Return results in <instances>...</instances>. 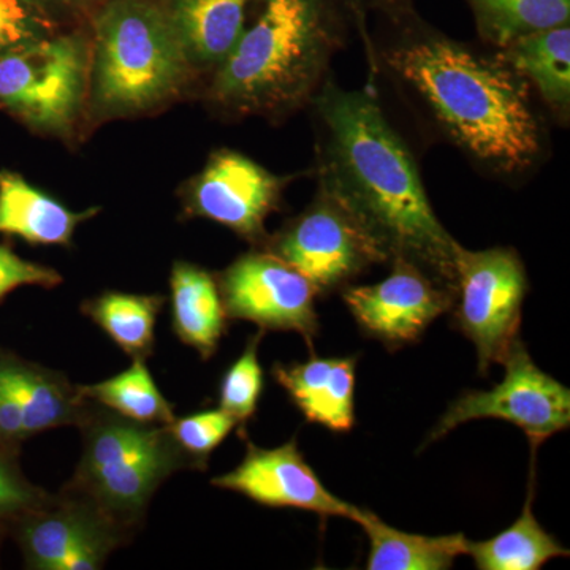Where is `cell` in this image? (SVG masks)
Wrapping results in <instances>:
<instances>
[{
  "mask_svg": "<svg viewBox=\"0 0 570 570\" xmlns=\"http://www.w3.org/2000/svg\"><path fill=\"white\" fill-rule=\"evenodd\" d=\"M307 107L317 189L346 209L384 264L406 261L455 295L461 245L434 212L417 160L374 89H346L328 77Z\"/></svg>",
  "mask_w": 570,
  "mask_h": 570,
  "instance_id": "obj_2",
  "label": "cell"
},
{
  "mask_svg": "<svg viewBox=\"0 0 570 570\" xmlns=\"http://www.w3.org/2000/svg\"><path fill=\"white\" fill-rule=\"evenodd\" d=\"M43 21L26 0H0V56L45 39Z\"/></svg>",
  "mask_w": 570,
  "mask_h": 570,
  "instance_id": "obj_28",
  "label": "cell"
},
{
  "mask_svg": "<svg viewBox=\"0 0 570 570\" xmlns=\"http://www.w3.org/2000/svg\"><path fill=\"white\" fill-rule=\"evenodd\" d=\"M530 291L527 266L513 247L456 254L453 326L474 344L480 376L502 363L520 337L521 313Z\"/></svg>",
  "mask_w": 570,
  "mask_h": 570,
  "instance_id": "obj_6",
  "label": "cell"
},
{
  "mask_svg": "<svg viewBox=\"0 0 570 570\" xmlns=\"http://www.w3.org/2000/svg\"><path fill=\"white\" fill-rule=\"evenodd\" d=\"M170 285L176 337L202 358H212L227 332L228 321L217 281L200 266L176 262Z\"/></svg>",
  "mask_w": 570,
  "mask_h": 570,
  "instance_id": "obj_19",
  "label": "cell"
},
{
  "mask_svg": "<svg viewBox=\"0 0 570 570\" xmlns=\"http://www.w3.org/2000/svg\"><path fill=\"white\" fill-rule=\"evenodd\" d=\"M485 47L504 48L527 33L570 22V0H464Z\"/></svg>",
  "mask_w": 570,
  "mask_h": 570,
  "instance_id": "obj_24",
  "label": "cell"
},
{
  "mask_svg": "<svg viewBox=\"0 0 570 570\" xmlns=\"http://www.w3.org/2000/svg\"><path fill=\"white\" fill-rule=\"evenodd\" d=\"M96 212L75 213L20 175L0 174V234L32 245L67 246L82 220Z\"/></svg>",
  "mask_w": 570,
  "mask_h": 570,
  "instance_id": "obj_20",
  "label": "cell"
},
{
  "mask_svg": "<svg viewBox=\"0 0 570 570\" xmlns=\"http://www.w3.org/2000/svg\"><path fill=\"white\" fill-rule=\"evenodd\" d=\"M354 29L343 0H264L257 20L216 69L214 104L268 118L307 107Z\"/></svg>",
  "mask_w": 570,
  "mask_h": 570,
  "instance_id": "obj_3",
  "label": "cell"
},
{
  "mask_svg": "<svg viewBox=\"0 0 570 570\" xmlns=\"http://www.w3.org/2000/svg\"><path fill=\"white\" fill-rule=\"evenodd\" d=\"M88 52L78 37L40 39L0 56V104L26 121L66 132L85 99Z\"/></svg>",
  "mask_w": 570,
  "mask_h": 570,
  "instance_id": "obj_7",
  "label": "cell"
},
{
  "mask_svg": "<svg viewBox=\"0 0 570 570\" xmlns=\"http://www.w3.org/2000/svg\"><path fill=\"white\" fill-rule=\"evenodd\" d=\"M43 508L41 505V512L33 510L21 531V546L29 568L58 570L63 558L85 543L104 540L118 543L115 521L82 499L51 504L48 510Z\"/></svg>",
  "mask_w": 570,
  "mask_h": 570,
  "instance_id": "obj_16",
  "label": "cell"
},
{
  "mask_svg": "<svg viewBox=\"0 0 570 570\" xmlns=\"http://www.w3.org/2000/svg\"><path fill=\"white\" fill-rule=\"evenodd\" d=\"M291 181L230 149L213 154L189 194L194 216L230 228L247 242L266 239L265 223Z\"/></svg>",
  "mask_w": 570,
  "mask_h": 570,
  "instance_id": "obj_12",
  "label": "cell"
},
{
  "mask_svg": "<svg viewBox=\"0 0 570 570\" xmlns=\"http://www.w3.org/2000/svg\"><path fill=\"white\" fill-rule=\"evenodd\" d=\"M0 381L21 409L26 436L66 425H81L89 415L88 400L67 379L39 366L0 360Z\"/></svg>",
  "mask_w": 570,
  "mask_h": 570,
  "instance_id": "obj_17",
  "label": "cell"
},
{
  "mask_svg": "<svg viewBox=\"0 0 570 570\" xmlns=\"http://www.w3.org/2000/svg\"><path fill=\"white\" fill-rule=\"evenodd\" d=\"M62 277L56 269L22 261L7 247L0 246V298L22 285L56 287Z\"/></svg>",
  "mask_w": 570,
  "mask_h": 570,
  "instance_id": "obj_29",
  "label": "cell"
},
{
  "mask_svg": "<svg viewBox=\"0 0 570 570\" xmlns=\"http://www.w3.org/2000/svg\"><path fill=\"white\" fill-rule=\"evenodd\" d=\"M360 26L370 69L389 82L423 132L452 146L494 181L517 186L550 157L534 92L494 48L453 39L397 0Z\"/></svg>",
  "mask_w": 570,
  "mask_h": 570,
  "instance_id": "obj_1",
  "label": "cell"
},
{
  "mask_svg": "<svg viewBox=\"0 0 570 570\" xmlns=\"http://www.w3.org/2000/svg\"><path fill=\"white\" fill-rule=\"evenodd\" d=\"M360 524L370 540L367 570H449L461 554H466V535L411 534L384 523L376 513L360 510Z\"/></svg>",
  "mask_w": 570,
  "mask_h": 570,
  "instance_id": "obj_22",
  "label": "cell"
},
{
  "mask_svg": "<svg viewBox=\"0 0 570 570\" xmlns=\"http://www.w3.org/2000/svg\"><path fill=\"white\" fill-rule=\"evenodd\" d=\"M81 426L85 450L71 490L116 524L140 519L160 483L174 472L197 469L167 425L89 411Z\"/></svg>",
  "mask_w": 570,
  "mask_h": 570,
  "instance_id": "obj_5",
  "label": "cell"
},
{
  "mask_svg": "<svg viewBox=\"0 0 570 570\" xmlns=\"http://www.w3.org/2000/svg\"><path fill=\"white\" fill-rule=\"evenodd\" d=\"M562 129L570 124V22L521 36L499 48Z\"/></svg>",
  "mask_w": 570,
  "mask_h": 570,
  "instance_id": "obj_15",
  "label": "cell"
},
{
  "mask_svg": "<svg viewBox=\"0 0 570 570\" xmlns=\"http://www.w3.org/2000/svg\"><path fill=\"white\" fill-rule=\"evenodd\" d=\"M264 0H174L170 13L190 62L219 67L247 29V17Z\"/></svg>",
  "mask_w": 570,
  "mask_h": 570,
  "instance_id": "obj_18",
  "label": "cell"
},
{
  "mask_svg": "<svg viewBox=\"0 0 570 570\" xmlns=\"http://www.w3.org/2000/svg\"><path fill=\"white\" fill-rule=\"evenodd\" d=\"M78 390L85 400L134 422L165 426L175 420L174 406L160 393L145 360H134L132 366L115 377Z\"/></svg>",
  "mask_w": 570,
  "mask_h": 570,
  "instance_id": "obj_25",
  "label": "cell"
},
{
  "mask_svg": "<svg viewBox=\"0 0 570 570\" xmlns=\"http://www.w3.org/2000/svg\"><path fill=\"white\" fill-rule=\"evenodd\" d=\"M343 2L344 6L347 7L356 29L358 26H362L363 22L367 21L371 14L385 9V7L392 6V3L397 2V0H343Z\"/></svg>",
  "mask_w": 570,
  "mask_h": 570,
  "instance_id": "obj_32",
  "label": "cell"
},
{
  "mask_svg": "<svg viewBox=\"0 0 570 570\" xmlns=\"http://www.w3.org/2000/svg\"><path fill=\"white\" fill-rule=\"evenodd\" d=\"M358 356L321 358L273 366L272 374L307 422L348 433L355 423V370Z\"/></svg>",
  "mask_w": 570,
  "mask_h": 570,
  "instance_id": "obj_14",
  "label": "cell"
},
{
  "mask_svg": "<svg viewBox=\"0 0 570 570\" xmlns=\"http://www.w3.org/2000/svg\"><path fill=\"white\" fill-rule=\"evenodd\" d=\"M531 450L528 497L519 519L494 538L480 540V542L468 539L466 554L472 558L479 570H539L554 558L569 557V550L540 527L532 512L538 450Z\"/></svg>",
  "mask_w": 570,
  "mask_h": 570,
  "instance_id": "obj_21",
  "label": "cell"
},
{
  "mask_svg": "<svg viewBox=\"0 0 570 570\" xmlns=\"http://www.w3.org/2000/svg\"><path fill=\"white\" fill-rule=\"evenodd\" d=\"M212 485L235 491L265 508L302 509L317 513L321 519L343 517L355 521L362 510L325 489L299 452L296 438L275 449L258 448L247 441L239 466L214 478Z\"/></svg>",
  "mask_w": 570,
  "mask_h": 570,
  "instance_id": "obj_13",
  "label": "cell"
},
{
  "mask_svg": "<svg viewBox=\"0 0 570 570\" xmlns=\"http://www.w3.org/2000/svg\"><path fill=\"white\" fill-rule=\"evenodd\" d=\"M26 436L21 409L9 389L0 381V441L17 442Z\"/></svg>",
  "mask_w": 570,
  "mask_h": 570,
  "instance_id": "obj_31",
  "label": "cell"
},
{
  "mask_svg": "<svg viewBox=\"0 0 570 570\" xmlns=\"http://www.w3.org/2000/svg\"><path fill=\"white\" fill-rule=\"evenodd\" d=\"M266 250L314 285L318 296L343 291L373 265L384 264L362 228L324 190L266 243Z\"/></svg>",
  "mask_w": 570,
  "mask_h": 570,
  "instance_id": "obj_9",
  "label": "cell"
},
{
  "mask_svg": "<svg viewBox=\"0 0 570 570\" xmlns=\"http://www.w3.org/2000/svg\"><path fill=\"white\" fill-rule=\"evenodd\" d=\"M45 504L48 501L43 491L26 482L20 472L0 456V515L32 512Z\"/></svg>",
  "mask_w": 570,
  "mask_h": 570,
  "instance_id": "obj_30",
  "label": "cell"
},
{
  "mask_svg": "<svg viewBox=\"0 0 570 570\" xmlns=\"http://www.w3.org/2000/svg\"><path fill=\"white\" fill-rule=\"evenodd\" d=\"M225 314L264 332H295L313 347L318 335L317 291L302 273L265 253L236 258L217 279Z\"/></svg>",
  "mask_w": 570,
  "mask_h": 570,
  "instance_id": "obj_10",
  "label": "cell"
},
{
  "mask_svg": "<svg viewBox=\"0 0 570 570\" xmlns=\"http://www.w3.org/2000/svg\"><path fill=\"white\" fill-rule=\"evenodd\" d=\"M238 428L236 420L223 409L202 411L168 423L167 430L176 445L194 461L197 469L208 466L209 455L219 448L232 431Z\"/></svg>",
  "mask_w": 570,
  "mask_h": 570,
  "instance_id": "obj_27",
  "label": "cell"
},
{
  "mask_svg": "<svg viewBox=\"0 0 570 570\" xmlns=\"http://www.w3.org/2000/svg\"><path fill=\"white\" fill-rule=\"evenodd\" d=\"M385 279L347 285V309L366 336L396 351L414 344L438 317L452 309L455 295L406 261H393Z\"/></svg>",
  "mask_w": 570,
  "mask_h": 570,
  "instance_id": "obj_11",
  "label": "cell"
},
{
  "mask_svg": "<svg viewBox=\"0 0 570 570\" xmlns=\"http://www.w3.org/2000/svg\"><path fill=\"white\" fill-rule=\"evenodd\" d=\"M164 306L163 296L105 292L82 306L94 324L134 360L153 354L157 316Z\"/></svg>",
  "mask_w": 570,
  "mask_h": 570,
  "instance_id": "obj_23",
  "label": "cell"
},
{
  "mask_svg": "<svg viewBox=\"0 0 570 570\" xmlns=\"http://www.w3.org/2000/svg\"><path fill=\"white\" fill-rule=\"evenodd\" d=\"M264 330H258L247 341L245 351L225 371L219 387V407L238 423L239 436L246 439V425L257 412L258 401L264 393V370L258 362Z\"/></svg>",
  "mask_w": 570,
  "mask_h": 570,
  "instance_id": "obj_26",
  "label": "cell"
},
{
  "mask_svg": "<svg viewBox=\"0 0 570 570\" xmlns=\"http://www.w3.org/2000/svg\"><path fill=\"white\" fill-rule=\"evenodd\" d=\"M504 379L493 389L471 390L450 404L425 444L442 439L456 426L480 419H499L519 426L538 450L547 439L570 425V390L543 373L521 337L502 360Z\"/></svg>",
  "mask_w": 570,
  "mask_h": 570,
  "instance_id": "obj_8",
  "label": "cell"
},
{
  "mask_svg": "<svg viewBox=\"0 0 570 570\" xmlns=\"http://www.w3.org/2000/svg\"><path fill=\"white\" fill-rule=\"evenodd\" d=\"M190 63L170 13L151 0H112L100 11L92 69L100 110L130 115L165 102Z\"/></svg>",
  "mask_w": 570,
  "mask_h": 570,
  "instance_id": "obj_4",
  "label": "cell"
}]
</instances>
